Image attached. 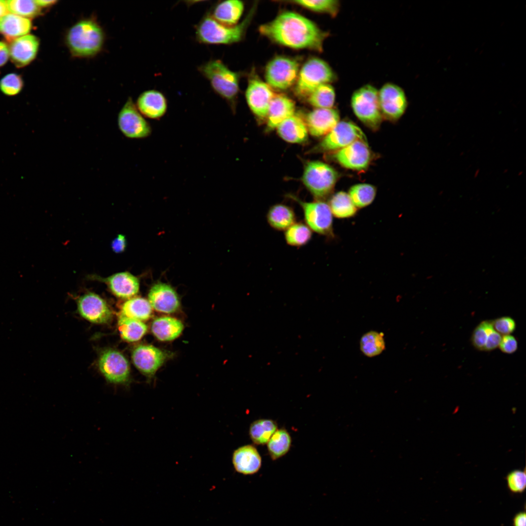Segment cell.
Listing matches in <instances>:
<instances>
[{"instance_id": "cell-1", "label": "cell", "mask_w": 526, "mask_h": 526, "mask_svg": "<svg viewBox=\"0 0 526 526\" xmlns=\"http://www.w3.org/2000/svg\"><path fill=\"white\" fill-rule=\"evenodd\" d=\"M261 34L272 41L294 49H308L319 52L328 36L307 18L296 12L285 11L272 21L261 25Z\"/></svg>"}, {"instance_id": "cell-2", "label": "cell", "mask_w": 526, "mask_h": 526, "mask_svg": "<svg viewBox=\"0 0 526 526\" xmlns=\"http://www.w3.org/2000/svg\"><path fill=\"white\" fill-rule=\"evenodd\" d=\"M105 39L104 31L96 20L86 18L78 20L68 29L64 40L72 56L90 58L101 51Z\"/></svg>"}, {"instance_id": "cell-3", "label": "cell", "mask_w": 526, "mask_h": 526, "mask_svg": "<svg viewBox=\"0 0 526 526\" xmlns=\"http://www.w3.org/2000/svg\"><path fill=\"white\" fill-rule=\"evenodd\" d=\"M253 6L240 23L228 26L220 23L208 12L195 26V38L200 43L209 45H229L242 40L255 12Z\"/></svg>"}, {"instance_id": "cell-4", "label": "cell", "mask_w": 526, "mask_h": 526, "mask_svg": "<svg viewBox=\"0 0 526 526\" xmlns=\"http://www.w3.org/2000/svg\"><path fill=\"white\" fill-rule=\"evenodd\" d=\"M199 72L209 82L214 92L225 100L233 111L239 92L240 75L220 59H210L198 67Z\"/></svg>"}, {"instance_id": "cell-5", "label": "cell", "mask_w": 526, "mask_h": 526, "mask_svg": "<svg viewBox=\"0 0 526 526\" xmlns=\"http://www.w3.org/2000/svg\"><path fill=\"white\" fill-rule=\"evenodd\" d=\"M337 78L330 65L324 60L313 57L301 67L295 84V92L301 97L308 96L319 86L330 83Z\"/></svg>"}, {"instance_id": "cell-6", "label": "cell", "mask_w": 526, "mask_h": 526, "mask_svg": "<svg viewBox=\"0 0 526 526\" xmlns=\"http://www.w3.org/2000/svg\"><path fill=\"white\" fill-rule=\"evenodd\" d=\"M338 178V172L331 166L321 161H311L305 165L301 180L316 200H322L331 193Z\"/></svg>"}, {"instance_id": "cell-7", "label": "cell", "mask_w": 526, "mask_h": 526, "mask_svg": "<svg viewBox=\"0 0 526 526\" xmlns=\"http://www.w3.org/2000/svg\"><path fill=\"white\" fill-rule=\"evenodd\" d=\"M351 107L356 116L372 129L376 130L382 121L378 91L373 85H365L356 90L351 99Z\"/></svg>"}, {"instance_id": "cell-8", "label": "cell", "mask_w": 526, "mask_h": 526, "mask_svg": "<svg viewBox=\"0 0 526 526\" xmlns=\"http://www.w3.org/2000/svg\"><path fill=\"white\" fill-rule=\"evenodd\" d=\"M287 196L301 207L304 223L312 231L328 238L334 236L333 216L328 203L319 200L306 202L292 194Z\"/></svg>"}, {"instance_id": "cell-9", "label": "cell", "mask_w": 526, "mask_h": 526, "mask_svg": "<svg viewBox=\"0 0 526 526\" xmlns=\"http://www.w3.org/2000/svg\"><path fill=\"white\" fill-rule=\"evenodd\" d=\"M300 71L295 59L278 56L271 59L265 69L266 83L273 89L285 90L295 85Z\"/></svg>"}, {"instance_id": "cell-10", "label": "cell", "mask_w": 526, "mask_h": 526, "mask_svg": "<svg viewBox=\"0 0 526 526\" xmlns=\"http://www.w3.org/2000/svg\"><path fill=\"white\" fill-rule=\"evenodd\" d=\"M118 128L122 133L130 139H144L152 132L150 124L138 110L131 97H129L119 112Z\"/></svg>"}, {"instance_id": "cell-11", "label": "cell", "mask_w": 526, "mask_h": 526, "mask_svg": "<svg viewBox=\"0 0 526 526\" xmlns=\"http://www.w3.org/2000/svg\"><path fill=\"white\" fill-rule=\"evenodd\" d=\"M357 140L367 141L361 129L348 121H339L322 139L316 149L321 151L338 150Z\"/></svg>"}, {"instance_id": "cell-12", "label": "cell", "mask_w": 526, "mask_h": 526, "mask_svg": "<svg viewBox=\"0 0 526 526\" xmlns=\"http://www.w3.org/2000/svg\"><path fill=\"white\" fill-rule=\"evenodd\" d=\"M98 365L101 373L110 383L124 384L128 382L130 365L120 352L110 349L105 350L100 355Z\"/></svg>"}, {"instance_id": "cell-13", "label": "cell", "mask_w": 526, "mask_h": 526, "mask_svg": "<svg viewBox=\"0 0 526 526\" xmlns=\"http://www.w3.org/2000/svg\"><path fill=\"white\" fill-rule=\"evenodd\" d=\"M380 109L382 115L391 120L399 118L407 107V98L399 86L387 83L378 91Z\"/></svg>"}, {"instance_id": "cell-14", "label": "cell", "mask_w": 526, "mask_h": 526, "mask_svg": "<svg viewBox=\"0 0 526 526\" xmlns=\"http://www.w3.org/2000/svg\"><path fill=\"white\" fill-rule=\"evenodd\" d=\"M275 94L272 89L257 76L249 79L245 99L250 109L258 118H266L270 103Z\"/></svg>"}, {"instance_id": "cell-15", "label": "cell", "mask_w": 526, "mask_h": 526, "mask_svg": "<svg viewBox=\"0 0 526 526\" xmlns=\"http://www.w3.org/2000/svg\"><path fill=\"white\" fill-rule=\"evenodd\" d=\"M337 161L343 167L356 170H364L371 160V152L367 141L357 140L337 150L334 154Z\"/></svg>"}, {"instance_id": "cell-16", "label": "cell", "mask_w": 526, "mask_h": 526, "mask_svg": "<svg viewBox=\"0 0 526 526\" xmlns=\"http://www.w3.org/2000/svg\"><path fill=\"white\" fill-rule=\"evenodd\" d=\"M132 357L137 369L144 375L150 377L164 364L167 355L154 346L139 345L133 349Z\"/></svg>"}, {"instance_id": "cell-17", "label": "cell", "mask_w": 526, "mask_h": 526, "mask_svg": "<svg viewBox=\"0 0 526 526\" xmlns=\"http://www.w3.org/2000/svg\"><path fill=\"white\" fill-rule=\"evenodd\" d=\"M77 307L80 315L93 323H108L112 318V311L106 302L94 293L89 292L80 297Z\"/></svg>"}, {"instance_id": "cell-18", "label": "cell", "mask_w": 526, "mask_h": 526, "mask_svg": "<svg viewBox=\"0 0 526 526\" xmlns=\"http://www.w3.org/2000/svg\"><path fill=\"white\" fill-rule=\"evenodd\" d=\"M39 39L31 34L18 38L10 41L9 46V58L19 68L29 65L36 57L39 47Z\"/></svg>"}, {"instance_id": "cell-19", "label": "cell", "mask_w": 526, "mask_h": 526, "mask_svg": "<svg viewBox=\"0 0 526 526\" xmlns=\"http://www.w3.org/2000/svg\"><path fill=\"white\" fill-rule=\"evenodd\" d=\"M135 105L145 117L159 120L167 113L168 103L165 94L156 90H146L138 97Z\"/></svg>"}, {"instance_id": "cell-20", "label": "cell", "mask_w": 526, "mask_h": 526, "mask_svg": "<svg viewBox=\"0 0 526 526\" xmlns=\"http://www.w3.org/2000/svg\"><path fill=\"white\" fill-rule=\"evenodd\" d=\"M148 299L152 308L161 313H173L180 306L177 293L170 285L165 283L154 284L149 291Z\"/></svg>"}, {"instance_id": "cell-21", "label": "cell", "mask_w": 526, "mask_h": 526, "mask_svg": "<svg viewBox=\"0 0 526 526\" xmlns=\"http://www.w3.org/2000/svg\"><path fill=\"white\" fill-rule=\"evenodd\" d=\"M339 121L338 111L332 108L315 109L307 114L304 121L308 132L319 137L328 133Z\"/></svg>"}, {"instance_id": "cell-22", "label": "cell", "mask_w": 526, "mask_h": 526, "mask_svg": "<svg viewBox=\"0 0 526 526\" xmlns=\"http://www.w3.org/2000/svg\"><path fill=\"white\" fill-rule=\"evenodd\" d=\"M100 280L107 284L115 296L121 299L132 298L139 290L138 278L129 272L117 273Z\"/></svg>"}, {"instance_id": "cell-23", "label": "cell", "mask_w": 526, "mask_h": 526, "mask_svg": "<svg viewBox=\"0 0 526 526\" xmlns=\"http://www.w3.org/2000/svg\"><path fill=\"white\" fill-rule=\"evenodd\" d=\"M244 4L239 0H228L217 2L207 12L220 23L233 26L238 24L243 13Z\"/></svg>"}, {"instance_id": "cell-24", "label": "cell", "mask_w": 526, "mask_h": 526, "mask_svg": "<svg viewBox=\"0 0 526 526\" xmlns=\"http://www.w3.org/2000/svg\"><path fill=\"white\" fill-rule=\"evenodd\" d=\"M294 101L283 94H275L272 99L266 116L267 129L272 130L283 120L295 114Z\"/></svg>"}, {"instance_id": "cell-25", "label": "cell", "mask_w": 526, "mask_h": 526, "mask_svg": "<svg viewBox=\"0 0 526 526\" xmlns=\"http://www.w3.org/2000/svg\"><path fill=\"white\" fill-rule=\"evenodd\" d=\"M232 462L237 471L244 474H251L257 472L260 469L262 460L256 448L252 445H247L234 451Z\"/></svg>"}, {"instance_id": "cell-26", "label": "cell", "mask_w": 526, "mask_h": 526, "mask_svg": "<svg viewBox=\"0 0 526 526\" xmlns=\"http://www.w3.org/2000/svg\"><path fill=\"white\" fill-rule=\"evenodd\" d=\"M276 129L279 136L287 142L301 143L307 139L308 132L305 121L295 113L283 120Z\"/></svg>"}, {"instance_id": "cell-27", "label": "cell", "mask_w": 526, "mask_h": 526, "mask_svg": "<svg viewBox=\"0 0 526 526\" xmlns=\"http://www.w3.org/2000/svg\"><path fill=\"white\" fill-rule=\"evenodd\" d=\"M31 29L29 19L9 12L0 18V34L9 41L28 34Z\"/></svg>"}, {"instance_id": "cell-28", "label": "cell", "mask_w": 526, "mask_h": 526, "mask_svg": "<svg viewBox=\"0 0 526 526\" xmlns=\"http://www.w3.org/2000/svg\"><path fill=\"white\" fill-rule=\"evenodd\" d=\"M183 329L184 325L181 320L168 316L155 319L151 325L153 335L162 341L176 339L181 335Z\"/></svg>"}, {"instance_id": "cell-29", "label": "cell", "mask_w": 526, "mask_h": 526, "mask_svg": "<svg viewBox=\"0 0 526 526\" xmlns=\"http://www.w3.org/2000/svg\"><path fill=\"white\" fill-rule=\"evenodd\" d=\"M266 220L270 227L277 231H285L296 222L294 209L289 206L278 203L272 206L266 213Z\"/></svg>"}, {"instance_id": "cell-30", "label": "cell", "mask_w": 526, "mask_h": 526, "mask_svg": "<svg viewBox=\"0 0 526 526\" xmlns=\"http://www.w3.org/2000/svg\"><path fill=\"white\" fill-rule=\"evenodd\" d=\"M152 314V308L148 301L135 297L129 299L122 304L119 315L142 321L150 319Z\"/></svg>"}, {"instance_id": "cell-31", "label": "cell", "mask_w": 526, "mask_h": 526, "mask_svg": "<svg viewBox=\"0 0 526 526\" xmlns=\"http://www.w3.org/2000/svg\"><path fill=\"white\" fill-rule=\"evenodd\" d=\"M328 205L333 216L338 219L352 218L357 213V207L348 193L344 191H339L334 194Z\"/></svg>"}, {"instance_id": "cell-32", "label": "cell", "mask_w": 526, "mask_h": 526, "mask_svg": "<svg viewBox=\"0 0 526 526\" xmlns=\"http://www.w3.org/2000/svg\"><path fill=\"white\" fill-rule=\"evenodd\" d=\"M118 328L121 337L127 341L140 339L147 333V326L143 321L119 315Z\"/></svg>"}, {"instance_id": "cell-33", "label": "cell", "mask_w": 526, "mask_h": 526, "mask_svg": "<svg viewBox=\"0 0 526 526\" xmlns=\"http://www.w3.org/2000/svg\"><path fill=\"white\" fill-rule=\"evenodd\" d=\"M277 430V425L274 421L268 419H259L253 422L250 426V437L254 444L264 445L268 442Z\"/></svg>"}, {"instance_id": "cell-34", "label": "cell", "mask_w": 526, "mask_h": 526, "mask_svg": "<svg viewBox=\"0 0 526 526\" xmlns=\"http://www.w3.org/2000/svg\"><path fill=\"white\" fill-rule=\"evenodd\" d=\"M313 231L302 222H296L284 231V239L290 246L300 247L311 240Z\"/></svg>"}, {"instance_id": "cell-35", "label": "cell", "mask_w": 526, "mask_h": 526, "mask_svg": "<svg viewBox=\"0 0 526 526\" xmlns=\"http://www.w3.org/2000/svg\"><path fill=\"white\" fill-rule=\"evenodd\" d=\"M335 98V89L330 83L319 86L307 97L308 102L316 109L332 108Z\"/></svg>"}, {"instance_id": "cell-36", "label": "cell", "mask_w": 526, "mask_h": 526, "mask_svg": "<svg viewBox=\"0 0 526 526\" xmlns=\"http://www.w3.org/2000/svg\"><path fill=\"white\" fill-rule=\"evenodd\" d=\"M291 445V436L284 429L277 430L267 443L269 455L273 460L285 455L289 451Z\"/></svg>"}, {"instance_id": "cell-37", "label": "cell", "mask_w": 526, "mask_h": 526, "mask_svg": "<svg viewBox=\"0 0 526 526\" xmlns=\"http://www.w3.org/2000/svg\"><path fill=\"white\" fill-rule=\"evenodd\" d=\"M384 335L382 333L370 331L364 334L360 340V349L368 357H374L382 353L385 349Z\"/></svg>"}, {"instance_id": "cell-38", "label": "cell", "mask_w": 526, "mask_h": 526, "mask_svg": "<svg viewBox=\"0 0 526 526\" xmlns=\"http://www.w3.org/2000/svg\"><path fill=\"white\" fill-rule=\"evenodd\" d=\"M348 194L357 208H363L370 205L376 195V189L369 184H358L351 187Z\"/></svg>"}, {"instance_id": "cell-39", "label": "cell", "mask_w": 526, "mask_h": 526, "mask_svg": "<svg viewBox=\"0 0 526 526\" xmlns=\"http://www.w3.org/2000/svg\"><path fill=\"white\" fill-rule=\"evenodd\" d=\"M6 4L9 13L29 19L39 16L42 10L36 0H9Z\"/></svg>"}, {"instance_id": "cell-40", "label": "cell", "mask_w": 526, "mask_h": 526, "mask_svg": "<svg viewBox=\"0 0 526 526\" xmlns=\"http://www.w3.org/2000/svg\"><path fill=\"white\" fill-rule=\"evenodd\" d=\"M291 2L312 11L328 14L335 17L339 11V3L337 0H299Z\"/></svg>"}, {"instance_id": "cell-41", "label": "cell", "mask_w": 526, "mask_h": 526, "mask_svg": "<svg viewBox=\"0 0 526 526\" xmlns=\"http://www.w3.org/2000/svg\"><path fill=\"white\" fill-rule=\"evenodd\" d=\"M493 329L491 320H485L479 323L473 330L471 342L477 350L484 351L488 337Z\"/></svg>"}, {"instance_id": "cell-42", "label": "cell", "mask_w": 526, "mask_h": 526, "mask_svg": "<svg viewBox=\"0 0 526 526\" xmlns=\"http://www.w3.org/2000/svg\"><path fill=\"white\" fill-rule=\"evenodd\" d=\"M23 81L20 75L16 73L8 74L0 80V90L5 95L13 96L22 90Z\"/></svg>"}, {"instance_id": "cell-43", "label": "cell", "mask_w": 526, "mask_h": 526, "mask_svg": "<svg viewBox=\"0 0 526 526\" xmlns=\"http://www.w3.org/2000/svg\"><path fill=\"white\" fill-rule=\"evenodd\" d=\"M507 487L513 493H522L526 488V469L514 470L506 477Z\"/></svg>"}, {"instance_id": "cell-44", "label": "cell", "mask_w": 526, "mask_h": 526, "mask_svg": "<svg viewBox=\"0 0 526 526\" xmlns=\"http://www.w3.org/2000/svg\"><path fill=\"white\" fill-rule=\"evenodd\" d=\"M493 329L501 336L510 335L516 328L515 320L509 316H503L491 320Z\"/></svg>"}, {"instance_id": "cell-45", "label": "cell", "mask_w": 526, "mask_h": 526, "mask_svg": "<svg viewBox=\"0 0 526 526\" xmlns=\"http://www.w3.org/2000/svg\"><path fill=\"white\" fill-rule=\"evenodd\" d=\"M498 347L503 353L512 354L518 349V341L516 338L512 335H504L502 336Z\"/></svg>"}, {"instance_id": "cell-46", "label": "cell", "mask_w": 526, "mask_h": 526, "mask_svg": "<svg viewBox=\"0 0 526 526\" xmlns=\"http://www.w3.org/2000/svg\"><path fill=\"white\" fill-rule=\"evenodd\" d=\"M502 336L494 329L490 333L484 351H491L499 347Z\"/></svg>"}, {"instance_id": "cell-47", "label": "cell", "mask_w": 526, "mask_h": 526, "mask_svg": "<svg viewBox=\"0 0 526 526\" xmlns=\"http://www.w3.org/2000/svg\"><path fill=\"white\" fill-rule=\"evenodd\" d=\"M126 246V240L125 236L119 234L112 242L111 247L113 251L117 253L123 252Z\"/></svg>"}, {"instance_id": "cell-48", "label": "cell", "mask_w": 526, "mask_h": 526, "mask_svg": "<svg viewBox=\"0 0 526 526\" xmlns=\"http://www.w3.org/2000/svg\"><path fill=\"white\" fill-rule=\"evenodd\" d=\"M9 58V46L5 42L0 41V67L6 63Z\"/></svg>"}, {"instance_id": "cell-49", "label": "cell", "mask_w": 526, "mask_h": 526, "mask_svg": "<svg viewBox=\"0 0 526 526\" xmlns=\"http://www.w3.org/2000/svg\"><path fill=\"white\" fill-rule=\"evenodd\" d=\"M526 513L521 511L515 515L513 518V526H526Z\"/></svg>"}, {"instance_id": "cell-50", "label": "cell", "mask_w": 526, "mask_h": 526, "mask_svg": "<svg viewBox=\"0 0 526 526\" xmlns=\"http://www.w3.org/2000/svg\"><path fill=\"white\" fill-rule=\"evenodd\" d=\"M36 1L37 2V4L41 9L43 8L49 7L54 5L56 2H57V0H36Z\"/></svg>"}, {"instance_id": "cell-51", "label": "cell", "mask_w": 526, "mask_h": 526, "mask_svg": "<svg viewBox=\"0 0 526 526\" xmlns=\"http://www.w3.org/2000/svg\"><path fill=\"white\" fill-rule=\"evenodd\" d=\"M8 13L6 0H0V18Z\"/></svg>"}]
</instances>
